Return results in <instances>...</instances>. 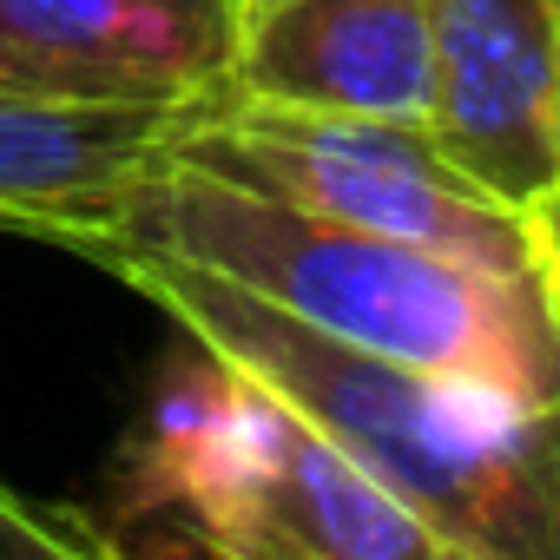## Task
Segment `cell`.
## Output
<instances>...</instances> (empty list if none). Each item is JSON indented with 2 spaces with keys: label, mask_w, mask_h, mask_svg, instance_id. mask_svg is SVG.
<instances>
[{
  "label": "cell",
  "mask_w": 560,
  "mask_h": 560,
  "mask_svg": "<svg viewBox=\"0 0 560 560\" xmlns=\"http://www.w3.org/2000/svg\"><path fill=\"white\" fill-rule=\"evenodd\" d=\"M106 547L224 560H448L442 534L284 396L185 337L119 455Z\"/></svg>",
  "instance_id": "cell-3"
},
{
  "label": "cell",
  "mask_w": 560,
  "mask_h": 560,
  "mask_svg": "<svg viewBox=\"0 0 560 560\" xmlns=\"http://www.w3.org/2000/svg\"><path fill=\"white\" fill-rule=\"evenodd\" d=\"M126 250H165L389 363L560 409V270L501 277L284 198L165 165L126 211Z\"/></svg>",
  "instance_id": "cell-2"
},
{
  "label": "cell",
  "mask_w": 560,
  "mask_h": 560,
  "mask_svg": "<svg viewBox=\"0 0 560 560\" xmlns=\"http://www.w3.org/2000/svg\"><path fill=\"white\" fill-rule=\"evenodd\" d=\"M231 93L244 106L429 126V93H435L429 0H244Z\"/></svg>",
  "instance_id": "cell-8"
},
{
  "label": "cell",
  "mask_w": 560,
  "mask_h": 560,
  "mask_svg": "<svg viewBox=\"0 0 560 560\" xmlns=\"http://www.w3.org/2000/svg\"><path fill=\"white\" fill-rule=\"evenodd\" d=\"M244 0H0V47L40 93L224 106Z\"/></svg>",
  "instance_id": "cell-7"
},
{
  "label": "cell",
  "mask_w": 560,
  "mask_h": 560,
  "mask_svg": "<svg viewBox=\"0 0 560 560\" xmlns=\"http://www.w3.org/2000/svg\"><path fill=\"white\" fill-rule=\"evenodd\" d=\"M119 277L422 514L448 560H560V409H527L501 389L337 343L165 250H126Z\"/></svg>",
  "instance_id": "cell-1"
},
{
  "label": "cell",
  "mask_w": 560,
  "mask_h": 560,
  "mask_svg": "<svg viewBox=\"0 0 560 560\" xmlns=\"http://www.w3.org/2000/svg\"><path fill=\"white\" fill-rule=\"evenodd\" d=\"M540 237H547V250H553V264H560V198L540 211Z\"/></svg>",
  "instance_id": "cell-9"
},
{
  "label": "cell",
  "mask_w": 560,
  "mask_h": 560,
  "mask_svg": "<svg viewBox=\"0 0 560 560\" xmlns=\"http://www.w3.org/2000/svg\"><path fill=\"white\" fill-rule=\"evenodd\" d=\"M0 86H27V73H21V67L8 60V47H0Z\"/></svg>",
  "instance_id": "cell-10"
},
{
  "label": "cell",
  "mask_w": 560,
  "mask_h": 560,
  "mask_svg": "<svg viewBox=\"0 0 560 560\" xmlns=\"http://www.w3.org/2000/svg\"><path fill=\"white\" fill-rule=\"evenodd\" d=\"M178 165L244 185L257 198H284L383 237L448 250L501 277L560 270L540 224L481 191L422 119H363V113H291V106H218L178 152Z\"/></svg>",
  "instance_id": "cell-4"
},
{
  "label": "cell",
  "mask_w": 560,
  "mask_h": 560,
  "mask_svg": "<svg viewBox=\"0 0 560 560\" xmlns=\"http://www.w3.org/2000/svg\"><path fill=\"white\" fill-rule=\"evenodd\" d=\"M435 145L540 224L560 198V0H429Z\"/></svg>",
  "instance_id": "cell-5"
},
{
  "label": "cell",
  "mask_w": 560,
  "mask_h": 560,
  "mask_svg": "<svg viewBox=\"0 0 560 560\" xmlns=\"http://www.w3.org/2000/svg\"><path fill=\"white\" fill-rule=\"evenodd\" d=\"M205 113L218 106L0 86V231H27L119 270L132 198L172 165L178 139Z\"/></svg>",
  "instance_id": "cell-6"
}]
</instances>
